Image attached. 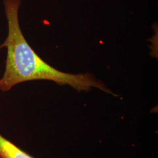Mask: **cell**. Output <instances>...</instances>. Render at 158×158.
<instances>
[{
	"instance_id": "cell-1",
	"label": "cell",
	"mask_w": 158,
	"mask_h": 158,
	"mask_svg": "<svg viewBox=\"0 0 158 158\" xmlns=\"http://www.w3.org/2000/svg\"><path fill=\"white\" fill-rule=\"evenodd\" d=\"M8 23V35L1 47L7 49L5 71L0 78V90H10L16 85L36 80L53 81L69 85L77 91L93 87L115 96L107 87L89 73L77 74L60 72L41 59L27 42L21 29L19 10L22 0H2Z\"/></svg>"
},
{
	"instance_id": "cell-2",
	"label": "cell",
	"mask_w": 158,
	"mask_h": 158,
	"mask_svg": "<svg viewBox=\"0 0 158 158\" xmlns=\"http://www.w3.org/2000/svg\"><path fill=\"white\" fill-rule=\"evenodd\" d=\"M0 158H35L0 134Z\"/></svg>"
}]
</instances>
